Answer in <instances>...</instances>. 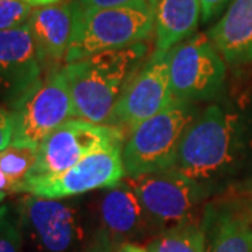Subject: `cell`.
<instances>
[{
  "label": "cell",
  "mask_w": 252,
  "mask_h": 252,
  "mask_svg": "<svg viewBox=\"0 0 252 252\" xmlns=\"http://www.w3.org/2000/svg\"><path fill=\"white\" fill-rule=\"evenodd\" d=\"M202 18L200 0H157L156 52H168L195 32Z\"/></svg>",
  "instance_id": "cell-17"
},
{
  "label": "cell",
  "mask_w": 252,
  "mask_h": 252,
  "mask_svg": "<svg viewBox=\"0 0 252 252\" xmlns=\"http://www.w3.org/2000/svg\"><path fill=\"white\" fill-rule=\"evenodd\" d=\"M124 181L139 198L150 223L164 230L195 221L199 207L209 199L196 182L175 168Z\"/></svg>",
  "instance_id": "cell-5"
},
{
  "label": "cell",
  "mask_w": 252,
  "mask_h": 252,
  "mask_svg": "<svg viewBox=\"0 0 252 252\" xmlns=\"http://www.w3.org/2000/svg\"><path fill=\"white\" fill-rule=\"evenodd\" d=\"M18 187L10 180L9 177L4 172L0 171V193L3 195H10V193H17Z\"/></svg>",
  "instance_id": "cell-25"
},
{
  "label": "cell",
  "mask_w": 252,
  "mask_h": 252,
  "mask_svg": "<svg viewBox=\"0 0 252 252\" xmlns=\"http://www.w3.org/2000/svg\"><path fill=\"white\" fill-rule=\"evenodd\" d=\"M76 0L32 10L28 27L42 62L64 61L74 28Z\"/></svg>",
  "instance_id": "cell-13"
},
{
  "label": "cell",
  "mask_w": 252,
  "mask_h": 252,
  "mask_svg": "<svg viewBox=\"0 0 252 252\" xmlns=\"http://www.w3.org/2000/svg\"><path fill=\"white\" fill-rule=\"evenodd\" d=\"M86 7H117V6H122L126 3H130L133 0H77Z\"/></svg>",
  "instance_id": "cell-24"
},
{
  "label": "cell",
  "mask_w": 252,
  "mask_h": 252,
  "mask_svg": "<svg viewBox=\"0 0 252 252\" xmlns=\"http://www.w3.org/2000/svg\"><path fill=\"white\" fill-rule=\"evenodd\" d=\"M99 217L104 233L114 240L136 238L152 224L139 198L124 180L102 193Z\"/></svg>",
  "instance_id": "cell-15"
},
{
  "label": "cell",
  "mask_w": 252,
  "mask_h": 252,
  "mask_svg": "<svg viewBox=\"0 0 252 252\" xmlns=\"http://www.w3.org/2000/svg\"><path fill=\"white\" fill-rule=\"evenodd\" d=\"M4 198H6V195H3V193H0V203L4 200Z\"/></svg>",
  "instance_id": "cell-28"
},
{
  "label": "cell",
  "mask_w": 252,
  "mask_h": 252,
  "mask_svg": "<svg viewBox=\"0 0 252 252\" xmlns=\"http://www.w3.org/2000/svg\"><path fill=\"white\" fill-rule=\"evenodd\" d=\"M233 0H200V9H202V20L207 23L212 18L217 17L225 4H228Z\"/></svg>",
  "instance_id": "cell-23"
},
{
  "label": "cell",
  "mask_w": 252,
  "mask_h": 252,
  "mask_svg": "<svg viewBox=\"0 0 252 252\" xmlns=\"http://www.w3.org/2000/svg\"><path fill=\"white\" fill-rule=\"evenodd\" d=\"M175 99L200 102L220 97L225 83V62L210 38L195 34L168 52Z\"/></svg>",
  "instance_id": "cell-6"
},
{
  "label": "cell",
  "mask_w": 252,
  "mask_h": 252,
  "mask_svg": "<svg viewBox=\"0 0 252 252\" xmlns=\"http://www.w3.org/2000/svg\"><path fill=\"white\" fill-rule=\"evenodd\" d=\"M168 52L154 51L139 67L117 102L108 125L121 127L127 136L136 126L161 112L175 99Z\"/></svg>",
  "instance_id": "cell-10"
},
{
  "label": "cell",
  "mask_w": 252,
  "mask_h": 252,
  "mask_svg": "<svg viewBox=\"0 0 252 252\" xmlns=\"http://www.w3.org/2000/svg\"><path fill=\"white\" fill-rule=\"evenodd\" d=\"M23 233L17 210L10 205L0 206V252H23Z\"/></svg>",
  "instance_id": "cell-20"
},
{
  "label": "cell",
  "mask_w": 252,
  "mask_h": 252,
  "mask_svg": "<svg viewBox=\"0 0 252 252\" xmlns=\"http://www.w3.org/2000/svg\"><path fill=\"white\" fill-rule=\"evenodd\" d=\"M36 154L38 147L27 144L10 143L6 149L0 150V171L17 185L18 192L35 165Z\"/></svg>",
  "instance_id": "cell-19"
},
{
  "label": "cell",
  "mask_w": 252,
  "mask_h": 252,
  "mask_svg": "<svg viewBox=\"0 0 252 252\" xmlns=\"http://www.w3.org/2000/svg\"><path fill=\"white\" fill-rule=\"evenodd\" d=\"M42 64L28 24L0 31V104L16 111L42 81Z\"/></svg>",
  "instance_id": "cell-12"
},
{
  "label": "cell",
  "mask_w": 252,
  "mask_h": 252,
  "mask_svg": "<svg viewBox=\"0 0 252 252\" xmlns=\"http://www.w3.org/2000/svg\"><path fill=\"white\" fill-rule=\"evenodd\" d=\"M147 252H206V234L196 221L177 225L156 237Z\"/></svg>",
  "instance_id": "cell-18"
},
{
  "label": "cell",
  "mask_w": 252,
  "mask_h": 252,
  "mask_svg": "<svg viewBox=\"0 0 252 252\" xmlns=\"http://www.w3.org/2000/svg\"><path fill=\"white\" fill-rule=\"evenodd\" d=\"M139 252H147V251H146V248H140V250H139Z\"/></svg>",
  "instance_id": "cell-29"
},
{
  "label": "cell",
  "mask_w": 252,
  "mask_h": 252,
  "mask_svg": "<svg viewBox=\"0 0 252 252\" xmlns=\"http://www.w3.org/2000/svg\"><path fill=\"white\" fill-rule=\"evenodd\" d=\"M251 217H252V205H251Z\"/></svg>",
  "instance_id": "cell-30"
},
{
  "label": "cell",
  "mask_w": 252,
  "mask_h": 252,
  "mask_svg": "<svg viewBox=\"0 0 252 252\" xmlns=\"http://www.w3.org/2000/svg\"><path fill=\"white\" fill-rule=\"evenodd\" d=\"M122 147L115 146L89 154L59 174L27 178L20 192L39 198L67 199L91 190L117 187L126 177Z\"/></svg>",
  "instance_id": "cell-9"
},
{
  "label": "cell",
  "mask_w": 252,
  "mask_h": 252,
  "mask_svg": "<svg viewBox=\"0 0 252 252\" xmlns=\"http://www.w3.org/2000/svg\"><path fill=\"white\" fill-rule=\"evenodd\" d=\"M23 1H26L32 7H45V6H52V4L62 3V0H23Z\"/></svg>",
  "instance_id": "cell-26"
},
{
  "label": "cell",
  "mask_w": 252,
  "mask_h": 252,
  "mask_svg": "<svg viewBox=\"0 0 252 252\" xmlns=\"http://www.w3.org/2000/svg\"><path fill=\"white\" fill-rule=\"evenodd\" d=\"M157 0H133L117 7H86L76 0L72 41L64 64L91 55L144 42L154 30Z\"/></svg>",
  "instance_id": "cell-3"
},
{
  "label": "cell",
  "mask_w": 252,
  "mask_h": 252,
  "mask_svg": "<svg viewBox=\"0 0 252 252\" xmlns=\"http://www.w3.org/2000/svg\"><path fill=\"white\" fill-rule=\"evenodd\" d=\"M14 133V115L9 108L0 104V150L6 149Z\"/></svg>",
  "instance_id": "cell-22"
},
{
  "label": "cell",
  "mask_w": 252,
  "mask_h": 252,
  "mask_svg": "<svg viewBox=\"0 0 252 252\" xmlns=\"http://www.w3.org/2000/svg\"><path fill=\"white\" fill-rule=\"evenodd\" d=\"M140 247L137 245H133V244H124L117 252H139Z\"/></svg>",
  "instance_id": "cell-27"
},
{
  "label": "cell",
  "mask_w": 252,
  "mask_h": 252,
  "mask_svg": "<svg viewBox=\"0 0 252 252\" xmlns=\"http://www.w3.org/2000/svg\"><path fill=\"white\" fill-rule=\"evenodd\" d=\"M174 168L207 198L252 190V94L220 98L199 112Z\"/></svg>",
  "instance_id": "cell-1"
},
{
  "label": "cell",
  "mask_w": 252,
  "mask_h": 252,
  "mask_svg": "<svg viewBox=\"0 0 252 252\" xmlns=\"http://www.w3.org/2000/svg\"><path fill=\"white\" fill-rule=\"evenodd\" d=\"M144 42L104 51L62 67L72 97L74 118L108 125L129 80L143 64Z\"/></svg>",
  "instance_id": "cell-2"
},
{
  "label": "cell",
  "mask_w": 252,
  "mask_h": 252,
  "mask_svg": "<svg viewBox=\"0 0 252 252\" xmlns=\"http://www.w3.org/2000/svg\"><path fill=\"white\" fill-rule=\"evenodd\" d=\"M32 10L34 7L23 0H0V31L26 26Z\"/></svg>",
  "instance_id": "cell-21"
},
{
  "label": "cell",
  "mask_w": 252,
  "mask_h": 252,
  "mask_svg": "<svg viewBox=\"0 0 252 252\" xmlns=\"http://www.w3.org/2000/svg\"><path fill=\"white\" fill-rule=\"evenodd\" d=\"M125 139L121 127L72 118L39 143L36 162L28 178L59 174L89 154L124 146Z\"/></svg>",
  "instance_id": "cell-7"
},
{
  "label": "cell",
  "mask_w": 252,
  "mask_h": 252,
  "mask_svg": "<svg viewBox=\"0 0 252 252\" xmlns=\"http://www.w3.org/2000/svg\"><path fill=\"white\" fill-rule=\"evenodd\" d=\"M23 233L39 252H73L83 240L79 207L63 199L26 195L17 205Z\"/></svg>",
  "instance_id": "cell-8"
},
{
  "label": "cell",
  "mask_w": 252,
  "mask_h": 252,
  "mask_svg": "<svg viewBox=\"0 0 252 252\" xmlns=\"http://www.w3.org/2000/svg\"><path fill=\"white\" fill-rule=\"evenodd\" d=\"M14 115L11 143L35 146L66 121L74 118L72 97L62 69L54 70L24 99Z\"/></svg>",
  "instance_id": "cell-11"
},
{
  "label": "cell",
  "mask_w": 252,
  "mask_h": 252,
  "mask_svg": "<svg viewBox=\"0 0 252 252\" xmlns=\"http://www.w3.org/2000/svg\"><path fill=\"white\" fill-rule=\"evenodd\" d=\"M206 252H252V217L234 205L205 209Z\"/></svg>",
  "instance_id": "cell-16"
},
{
  "label": "cell",
  "mask_w": 252,
  "mask_h": 252,
  "mask_svg": "<svg viewBox=\"0 0 252 252\" xmlns=\"http://www.w3.org/2000/svg\"><path fill=\"white\" fill-rule=\"evenodd\" d=\"M207 36L225 63H252V0H233Z\"/></svg>",
  "instance_id": "cell-14"
},
{
  "label": "cell",
  "mask_w": 252,
  "mask_h": 252,
  "mask_svg": "<svg viewBox=\"0 0 252 252\" xmlns=\"http://www.w3.org/2000/svg\"><path fill=\"white\" fill-rule=\"evenodd\" d=\"M198 114L196 104L174 99L161 112L129 132L122 147L126 177L174 168L181 142Z\"/></svg>",
  "instance_id": "cell-4"
}]
</instances>
